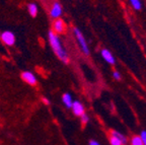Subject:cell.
Returning a JSON list of instances; mask_svg holds the SVG:
<instances>
[{
  "label": "cell",
  "instance_id": "9c48e42d",
  "mask_svg": "<svg viewBox=\"0 0 146 145\" xmlns=\"http://www.w3.org/2000/svg\"><path fill=\"white\" fill-rule=\"evenodd\" d=\"M62 102H63L64 106H65L67 109H71V107H72V104H73L72 95H71L69 92L64 93V94L62 95Z\"/></svg>",
  "mask_w": 146,
  "mask_h": 145
},
{
  "label": "cell",
  "instance_id": "8fae6325",
  "mask_svg": "<svg viewBox=\"0 0 146 145\" xmlns=\"http://www.w3.org/2000/svg\"><path fill=\"white\" fill-rule=\"evenodd\" d=\"M111 135H113V136L118 137V138L122 141V143H123V145L127 144L128 141H127V138H126V136H125V135H123V134H121V133H120V132L115 131V130H112V131H111Z\"/></svg>",
  "mask_w": 146,
  "mask_h": 145
},
{
  "label": "cell",
  "instance_id": "8992f818",
  "mask_svg": "<svg viewBox=\"0 0 146 145\" xmlns=\"http://www.w3.org/2000/svg\"><path fill=\"white\" fill-rule=\"evenodd\" d=\"M63 13V7H62L61 3L59 1H55L52 4L50 9V16L53 19H57L60 18V16Z\"/></svg>",
  "mask_w": 146,
  "mask_h": 145
},
{
  "label": "cell",
  "instance_id": "ffe728a7",
  "mask_svg": "<svg viewBox=\"0 0 146 145\" xmlns=\"http://www.w3.org/2000/svg\"><path fill=\"white\" fill-rule=\"evenodd\" d=\"M0 34H1V32H0Z\"/></svg>",
  "mask_w": 146,
  "mask_h": 145
},
{
  "label": "cell",
  "instance_id": "277c9868",
  "mask_svg": "<svg viewBox=\"0 0 146 145\" xmlns=\"http://www.w3.org/2000/svg\"><path fill=\"white\" fill-rule=\"evenodd\" d=\"M21 79H23L25 83L29 84V85L35 86L38 83V78H36V76L35 75V73H33L32 71H29V70L23 71L21 74Z\"/></svg>",
  "mask_w": 146,
  "mask_h": 145
},
{
  "label": "cell",
  "instance_id": "9a60e30c",
  "mask_svg": "<svg viewBox=\"0 0 146 145\" xmlns=\"http://www.w3.org/2000/svg\"><path fill=\"white\" fill-rule=\"evenodd\" d=\"M80 120H81L82 125H86L89 122V117L84 113L82 116H80Z\"/></svg>",
  "mask_w": 146,
  "mask_h": 145
},
{
  "label": "cell",
  "instance_id": "ba28073f",
  "mask_svg": "<svg viewBox=\"0 0 146 145\" xmlns=\"http://www.w3.org/2000/svg\"><path fill=\"white\" fill-rule=\"evenodd\" d=\"M100 55L102 57L104 58L107 63H109L110 65H115L116 64V60H115V57L113 56V54L110 52L108 49H103V50L100 51Z\"/></svg>",
  "mask_w": 146,
  "mask_h": 145
},
{
  "label": "cell",
  "instance_id": "5b68a950",
  "mask_svg": "<svg viewBox=\"0 0 146 145\" xmlns=\"http://www.w3.org/2000/svg\"><path fill=\"white\" fill-rule=\"evenodd\" d=\"M67 25L65 23V21L61 18H57V19H54L52 25V31L57 35H62L66 32Z\"/></svg>",
  "mask_w": 146,
  "mask_h": 145
},
{
  "label": "cell",
  "instance_id": "3957f363",
  "mask_svg": "<svg viewBox=\"0 0 146 145\" xmlns=\"http://www.w3.org/2000/svg\"><path fill=\"white\" fill-rule=\"evenodd\" d=\"M0 40L7 47H12V46L15 45V42H16L15 35L11 31L1 32V34H0Z\"/></svg>",
  "mask_w": 146,
  "mask_h": 145
},
{
  "label": "cell",
  "instance_id": "52a82bcc",
  "mask_svg": "<svg viewBox=\"0 0 146 145\" xmlns=\"http://www.w3.org/2000/svg\"><path fill=\"white\" fill-rule=\"evenodd\" d=\"M71 110H72L74 116H76V117H80V116H82L85 113L84 106H83V104H82L81 102H79V100H73Z\"/></svg>",
  "mask_w": 146,
  "mask_h": 145
},
{
  "label": "cell",
  "instance_id": "7c38bea8",
  "mask_svg": "<svg viewBox=\"0 0 146 145\" xmlns=\"http://www.w3.org/2000/svg\"><path fill=\"white\" fill-rule=\"evenodd\" d=\"M131 3V5H132V7L134 9H136V10H140L142 7V3L140 0H129Z\"/></svg>",
  "mask_w": 146,
  "mask_h": 145
},
{
  "label": "cell",
  "instance_id": "ac0fdd59",
  "mask_svg": "<svg viewBox=\"0 0 146 145\" xmlns=\"http://www.w3.org/2000/svg\"><path fill=\"white\" fill-rule=\"evenodd\" d=\"M42 102H43L46 106H50L51 104V100H49L48 98H46V96H43V98H42Z\"/></svg>",
  "mask_w": 146,
  "mask_h": 145
},
{
  "label": "cell",
  "instance_id": "5bb4252c",
  "mask_svg": "<svg viewBox=\"0 0 146 145\" xmlns=\"http://www.w3.org/2000/svg\"><path fill=\"white\" fill-rule=\"evenodd\" d=\"M110 143H111V145H123L122 141L120 140L118 137L113 136V135L110 136Z\"/></svg>",
  "mask_w": 146,
  "mask_h": 145
},
{
  "label": "cell",
  "instance_id": "7a4b0ae2",
  "mask_svg": "<svg viewBox=\"0 0 146 145\" xmlns=\"http://www.w3.org/2000/svg\"><path fill=\"white\" fill-rule=\"evenodd\" d=\"M73 34L75 36L76 40H77V43L80 47V50L82 51V53L86 56L89 55V48H88V45L86 43V40H85L84 36L82 34L81 31L78 29V27H73Z\"/></svg>",
  "mask_w": 146,
  "mask_h": 145
},
{
  "label": "cell",
  "instance_id": "30bf717a",
  "mask_svg": "<svg viewBox=\"0 0 146 145\" xmlns=\"http://www.w3.org/2000/svg\"><path fill=\"white\" fill-rule=\"evenodd\" d=\"M27 12L30 13V15L32 17H36L38 15V12H39V7L36 5V3L31 2L27 4Z\"/></svg>",
  "mask_w": 146,
  "mask_h": 145
},
{
  "label": "cell",
  "instance_id": "d6986e66",
  "mask_svg": "<svg viewBox=\"0 0 146 145\" xmlns=\"http://www.w3.org/2000/svg\"><path fill=\"white\" fill-rule=\"evenodd\" d=\"M88 144L89 145H100V143H98V141H96V140H90V141H89Z\"/></svg>",
  "mask_w": 146,
  "mask_h": 145
},
{
  "label": "cell",
  "instance_id": "6da1fadb",
  "mask_svg": "<svg viewBox=\"0 0 146 145\" xmlns=\"http://www.w3.org/2000/svg\"><path fill=\"white\" fill-rule=\"evenodd\" d=\"M48 41L50 44L51 48H52L53 52L56 54V56L61 60L63 63L67 64L69 62V57L68 53L65 50L63 44L61 42V39L59 38V35L55 34L52 30L48 32Z\"/></svg>",
  "mask_w": 146,
  "mask_h": 145
},
{
  "label": "cell",
  "instance_id": "2e32d148",
  "mask_svg": "<svg viewBox=\"0 0 146 145\" xmlns=\"http://www.w3.org/2000/svg\"><path fill=\"white\" fill-rule=\"evenodd\" d=\"M140 138L143 142V145H146V131H142L140 133Z\"/></svg>",
  "mask_w": 146,
  "mask_h": 145
},
{
  "label": "cell",
  "instance_id": "4fadbf2b",
  "mask_svg": "<svg viewBox=\"0 0 146 145\" xmlns=\"http://www.w3.org/2000/svg\"><path fill=\"white\" fill-rule=\"evenodd\" d=\"M130 145H143L140 136H133L130 140Z\"/></svg>",
  "mask_w": 146,
  "mask_h": 145
},
{
  "label": "cell",
  "instance_id": "e0dca14e",
  "mask_svg": "<svg viewBox=\"0 0 146 145\" xmlns=\"http://www.w3.org/2000/svg\"><path fill=\"white\" fill-rule=\"evenodd\" d=\"M113 76H114L115 79L121 80V74H120V72H118V71H114V72H113Z\"/></svg>",
  "mask_w": 146,
  "mask_h": 145
}]
</instances>
